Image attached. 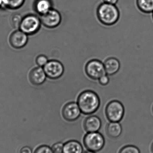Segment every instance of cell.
<instances>
[{"instance_id": "1", "label": "cell", "mask_w": 153, "mask_h": 153, "mask_svg": "<svg viewBox=\"0 0 153 153\" xmlns=\"http://www.w3.org/2000/svg\"><path fill=\"white\" fill-rule=\"evenodd\" d=\"M77 103L82 113L91 115L95 113L100 108V100L95 92L91 90H85L78 95Z\"/></svg>"}, {"instance_id": "2", "label": "cell", "mask_w": 153, "mask_h": 153, "mask_svg": "<svg viewBox=\"0 0 153 153\" xmlns=\"http://www.w3.org/2000/svg\"><path fill=\"white\" fill-rule=\"evenodd\" d=\"M100 22L105 26L116 24L120 17V12L116 4L103 2L98 6L96 11Z\"/></svg>"}, {"instance_id": "3", "label": "cell", "mask_w": 153, "mask_h": 153, "mask_svg": "<svg viewBox=\"0 0 153 153\" xmlns=\"http://www.w3.org/2000/svg\"><path fill=\"white\" fill-rule=\"evenodd\" d=\"M83 142L88 151L94 152L101 151L105 144L104 137L98 132L87 133L84 137Z\"/></svg>"}, {"instance_id": "4", "label": "cell", "mask_w": 153, "mask_h": 153, "mask_svg": "<svg viewBox=\"0 0 153 153\" xmlns=\"http://www.w3.org/2000/svg\"><path fill=\"white\" fill-rule=\"evenodd\" d=\"M42 25L40 17L34 14H28L23 17L19 29L27 35H33L37 33Z\"/></svg>"}, {"instance_id": "5", "label": "cell", "mask_w": 153, "mask_h": 153, "mask_svg": "<svg viewBox=\"0 0 153 153\" xmlns=\"http://www.w3.org/2000/svg\"><path fill=\"white\" fill-rule=\"evenodd\" d=\"M125 112L123 104L116 100L109 102L105 108L106 117L110 122H120L124 117Z\"/></svg>"}, {"instance_id": "6", "label": "cell", "mask_w": 153, "mask_h": 153, "mask_svg": "<svg viewBox=\"0 0 153 153\" xmlns=\"http://www.w3.org/2000/svg\"><path fill=\"white\" fill-rule=\"evenodd\" d=\"M85 74L94 80H98L100 77L106 74L103 63L97 59L90 60L85 68Z\"/></svg>"}, {"instance_id": "7", "label": "cell", "mask_w": 153, "mask_h": 153, "mask_svg": "<svg viewBox=\"0 0 153 153\" xmlns=\"http://www.w3.org/2000/svg\"><path fill=\"white\" fill-rule=\"evenodd\" d=\"M42 25L48 28H55L59 26L62 21L61 13L57 10L52 9L44 15L39 16Z\"/></svg>"}, {"instance_id": "8", "label": "cell", "mask_w": 153, "mask_h": 153, "mask_svg": "<svg viewBox=\"0 0 153 153\" xmlns=\"http://www.w3.org/2000/svg\"><path fill=\"white\" fill-rule=\"evenodd\" d=\"M46 76L49 79L55 80L60 78L64 73L62 64L57 60H50L43 67Z\"/></svg>"}, {"instance_id": "9", "label": "cell", "mask_w": 153, "mask_h": 153, "mask_svg": "<svg viewBox=\"0 0 153 153\" xmlns=\"http://www.w3.org/2000/svg\"><path fill=\"white\" fill-rule=\"evenodd\" d=\"M81 113V110L77 102H74L66 103L62 110L63 117L69 122H73L78 119Z\"/></svg>"}, {"instance_id": "10", "label": "cell", "mask_w": 153, "mask_h": 153, "mask_svg": "<svg viewBox=\"0 0 153 153\" xmlns=\"http://www.w3.org/2000/svg\"><path fill=\"white\" fill-rule=\"evenodd\" d=\"M9 42L13 48L19 49L24 47L28 42V35L20 30H16L11 33Z\"/></svg>"}, {"instance_id": "11", "label": "cell", "mask_w": 153, "mask_h": 153, "mask_svg": "<svg viewBox=\"0 0 153 153\" xmlns=\"http://www.w3.org/2000/svg\"><path fill=\"white\" fill-rule=\"evenodd\" d=\"M47 76L43 67H37L31 70L29 74V79L32 84L40 85L43 84Z\"/></svg>"}, {"instance_id": "12", "label": "cell", "mask_w": 153, "mask_h": 153, "mask_svg": "<svg viewBox=\"0 0 153 153\" xmlns=\"http://www.w3.org/2000/svg\"><path fill=\"white\" fill-rule=\"evenodd\" d=\"M101 126V120L95 115L89 116L84 121V128L87 133L98 132Z\"/></svg>"}, {"instance_id": "13", "label": "cell", "mask_w": 153, "mask_h": 153, "mask_svg": "<svg viewBox=\"0 0 153 153\" xmlns=\"http://www.w3.org/2000/svg\"><path fill=\"white\" fill-rule=\"evenodd\" d=\"M33 8L39 16L47 13L53 9V3L52 0H35Z\"/></svg>"}, {"instance_id": "14", "label": "cell", "mask_w": 153, "mask_h": 153, "mask_svg": "<svg viewBox=\"0 0 153 153\" xmlns=\"http://www.w3.org/2000/svg\"><path fill=\"white\" fill-rule=\"evenodd\" d=\"M106 74L108 76H112L119 71L120 64L119 61L115 57L107 58L103 63Z\"/></svg>"}, {"instance_id": "15", "label": "cell", "mask_w": 153, "mask_h": 153, "mask_svg": "<svg viewBox=\"0 0 153 153\" xmlns=\"http://www.w3.org/2000/svg\"><path fill=\"white\" fill-rule=\"evenodd\" d=\"M106 133L110 138L116 139L121 135L122 127L119 122H110L106 127Z\"/></svg>"}, {"instance_id": "16", "label": "cell", "mask_w": 153, "mask_h": 153, "mask_svg": "<svg viewBox=\"0 0 153 153\" xmlns=\"http://www.w3.org/2000/svg\"><path fill=\"white\" fill-rule=\"evenodd\" d=\"M62 153H83V148L78 141L70 140L64 144Z\"/></svg>"}, {"instance_id": "17", "label": "cell", "mask_w": 153, "mask_h": 153, "mask_svg": "<svg viewBox=\"0 0 153 153\" xmlns=\"http://www.w3.org/2000/svg\"><path fill=\"white\" fill-rule=\"evenodd\" d=\"M137 7L143 13H152L153 12V0H136Z\"/></svg>"}, {"instance_id": "18", "label": "cell", "mask_w": 153, "mask_h": 153, "mask_svg": "<svg viewBox=\"0 0 153 153\" xmlns=\"http://www.w3.org/2000/svg\"><path fill=\"white\" fill-rule=\"evenodd\" d=\"M26 0H2V8L10 10H18L24 4Z\"/></svg>"}, {"instance_id": "19", "label": "cell", "mask_w": 153, "mask_h": 153, "mask_svg": "<svg viewBox=\"0 0 153 153\" xmlns=\"http://www.w3.org/2000/svg\"><path fill=\"white\" fill-rule=\"evenodd\" d=\"M23 17L20 14L15 13L13 14L10 17V23L13 27L14 28L19 29Z\"/></svg>"}, {"instance_id": "20", "label": "cell", "mask_w": 153, "mask_h": 153, "mask_svg": "<svg viewBox=\"0 0 153 153\" xmlns=\"http://www.w3.org/2000/svg\"><path fill=\"white\" fill-rule=\"evenodd\" d=\"M118 153H141L137 146L134 145H127L121 148Z\"/></svg>"}, {"instance_id": "21", "label": "cell", "mask_w": 153, "mask_h": 153, "mask_svg": "<svg viewBox=\"0 0 153 153\" xmlns=\"http://www.w3.org/2000/svg\"><path fill=\"white\" fill-rule=\"evenodd\" d=\"M48 58L44 55H39L36 58L37 65L40 67H44L48 62Z\"/></svg>"}, {"instance_id": "22", "label": "cell", "mask_w": 153, "mask_h": 153, "mask_svg": "<svg viewBox=\"0 0 153 153\" xmlns=\"http://www.w3.org/2000/svg\"><path fill=\"white\" fill-rule=\"evenodd\" d=\"M34 153H53L52 148L50 146L43 145L38 147L35 150Z\"/></svg>"}, {"instance_id": "23", "label": "cell", "mask_w": 153, "mask_h": 153, "mask_svg": "<svg viewBox=\"0 0 153 153\" xmlns=\"http://www.w3.org/2000/svg\"><path fill=\"white\" fill-rule=\"evenodd\" d=\"M64 144L62 142H57L52 146V148L53 153H62Z\"/></svg>"}, {"instance_id": "24", "label": "cell", "mask_w": 153, "mask_h": 153, "mask_svg": "<svg viewBox=\"0 0 153 153\" xmlns=\"http://www.w3.org/2000/svg\"><path fill=\"white\" fill-rule=\"evenodd\" d=\"M99 83L102 85H106L109 83L110 79L108 75L105 74L102 75L98 79Z\"/></svg>"}, {"instance_id": "25", "label": "cell", "mask_w": 153, "mask_h": 153, "mask_svg": "<svg viewBox=\"0 0 153 153\" xmlns=\"http://www.w3.org/2000/svg\"><path fill=\"white\" fill-rule=\"evenodd\" d=\"M32 150L29 146H24L21 149L20 153H32Z\"/></svg>"}, {"instance_id": "26", "label": "cell", "mask_w": 153, "mask_h": 153, "mask_svg": "<svg viewBox=\"0 0 153 153\" xmlns=\"http://www.w3.org/2000/svg\"><path fill=\"white\" fill-rule=\"evenodd\" d=\"M118 1L119 0H103V2L113 4H116Z\"/></svg>"}, {"instance_id": "27", "label": "cell", "mask_w": 153, "mask_h": 153, "mask_svg": "<svg viewBox=\"0 0 153 153\" xmlns=\"http://www.w3.org/2000/svg\"><path fill=\"white\" fill-rule=\"evenodd\" d=\"M84 153H96V152H91V151H88L87 150L86 152H85Z\"/></svg>"}, {"instance_id": "28", "label": "cell", "mask_w": 153, "mask_h": 153, "mask_svg": "<svg viewBox=\"0 0 153 153\" xmlns=\"http://www.w3.org/2000/svg\"><path fill=\"white\" fill-rule=\"evenodd\" d=\"M2 8V0H0V9Z\"/></svg>"}, {"instance_id": "29", "label": "cell", "mask_w": 153, "mask_h": 153, "mask_svg": "<svg viewBox=\"0 0 153 153\" xmlns=\"http://www.w3.org/2000/svg\"><path fill=\"white\" fill-rule=\"evenodd\" d=\"M151 149H152V152L153 153V143L152 144V147H151Z\"/></svg>"}, {"instance_id": "30", "label": "cell", "mask_w": 153, "mask_h": 153, "mask_svg": "<svg viewBox=\"0 0 153 153\" xmlns=\"http://www.w3.org/2000/svg\"><path fill=\"white\" fill-rule=\"evenodd\" d=\"M152 18H153V12L152 13Z\"/></svg>"}, {"instance_id": "31", "label": "cell", "mask_w": 153, "mask_h": 153, "mask_svg": "<svg viewBox=\"0 0 153 153\" xmlns=\"http://www.w3.org/2000/svg\"><path fill=\"white\" fill-rule=\"evenodd\" d=\"M152 111H153V108H152Z\"/></svg>"}]
</instances>
